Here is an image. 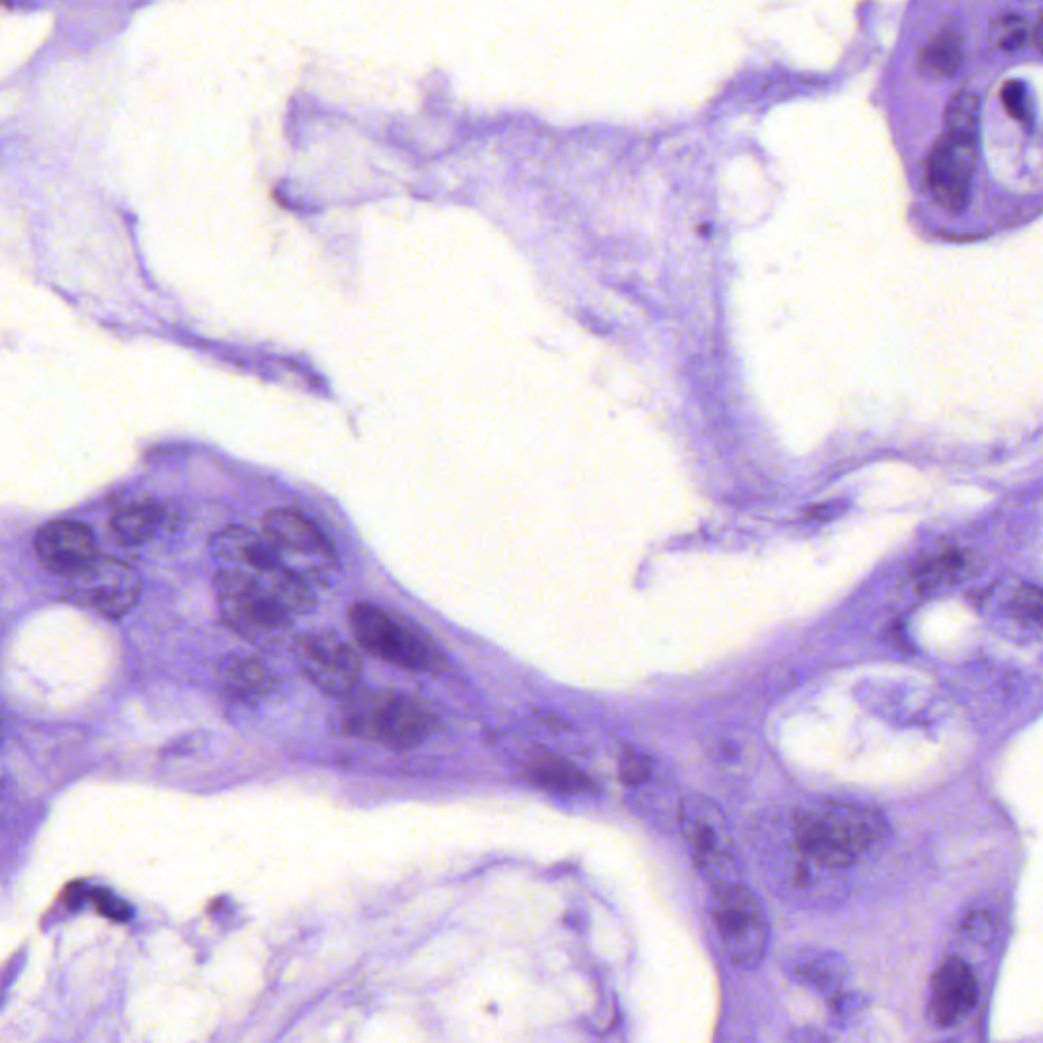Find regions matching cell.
Segmentation results:
<instances>
[{"label": "cell", "mask_w": 1043, "mask_h": 1043, "mask_svg": "<svg viewBox=\"0 0 1043 1043\" xmlns=\"http://www.w3.org/2000/svg\"><path fill=\"white\" fill-rule=\"evenodd\" d=\"M793 831L801 857L819 869L842 871L885 840L886 821L872 807L819 801L797 812Z\"/></svg>", "instance_id": "1"}, {"label": "cell", "mask_w": 1043, "mask_h": 1043, "mask_svg": "<svg viewBox=\"0 0 1043 1043\" xmlns=\"http://www.w3.org/2000/svg\"><path fill=\"white\" fill-rule=\"evenodd\" d=\"M349 624L355 640L373 657L412 672L439 674L444 669L443 653L422 630L392 615L373 603H353Z\"/></svg>", "instance_id": "2"}, {"label": "cell", "mask_w": 1043, "mask_h": 1043, "mask_svg": "<svg viewBox=\"0 0 1043 1043\" xmlns=\"http://www.w3.org/2000/svg\"><path fill=\"white\" fill-rule=\"evenodd\" d=\"M215 586L220 617L233 632L265 650H277L287 643L292 634V615H287L249 575L220 569Z\"/></svg>", "instance_id": "3"}, {"label": "cell", "mask_w": 1043, "mask_h": 1043, "mask_svg": "<svg viewBox=\"0 0 1043 1043\" xmlns=\"http://www.w3.org/2000/svg\"><path fill=\"white\" fill-rule=\"evenodd\" d=\"M710 914L728 956L744 968L758 966L769 952L771 928L757 895L742 883L714 886Z\"/></svg>", "instance_id": "4"}, {"label": "cell", "mask_w": 1043, "mask_h": 1043, "mask_svg": "<svg viewBox=\"0 0 1043 1043\" xmlns=\"http://www.w3.org/2000/svg\"><path fill=\"white\" fill-rule=\"evenodd\" d=\"M681 829L698 869L712 885L742 883L740 858L722 812L714 803L691 797L681 807Z\"/></svg>", "instance_id": "5"}, {"label": "cell", "mask_w": 1043, "mask_h": 1043, "mask_svg": "<svg viewBox=\"0 0 1043 1043\" xmlns=\"http://www.w3.org/2000/svg\"><path fill=\"white\" fill-rule=\"evenodd\" d=\"M292 653L313 685L329 695H347L359 683L361 658L351 644L329 630H313L294 638Z\"/></svg>", "instance_id": "6"}, {"label": "cell", "mask_w": 1043, "mask_h": 1043, "mask_svg": "<svg viewBox=\"0 0 1043 1043\" xmlns=\"http://www.w3.org/2000/svg\"><path fill=\"white\" fill-rule=\"evenodd\" d=\"M73 600L104 617L129 614L141 593V577L118 558L97 557L72 575Z\"/></svg>", "instance_id": "7"}, {"label": "cell", "mask_w": 1043, "mask_h": 1043, "mask_svg": "<svg viewBox=\"0 0 1043 1043\" xmlns=\"http://www.w3.org/2000/svg\"><path fill=\"white\" fill-rule=\"evenodd\" d=\"M978 144L942 135L926 159V186L933 202L952 213H964L971 202Z\"/></svg>", "instance_id": "8"}, {"label": "cell", "mask_w": 1043, "mask_h": 1043, "mask_svg": "<svg viewBox=\"0 0 1043 1043\" xmlns=\"http://www.w3.org/2000/svg\"><path fill=\"white\" fill-rule=\"evenodd\" d=\"M978 1000V980L971 964L950 956L936 968L929 985L928 1014L933 1025L952 1028Z\"/></svg>", "instance_id": "9"}, {"label": "cell", "mask_w": 1043, "mask_h": 1043, "mask_svg": "<svg viewBox=\"0 0 1043 1043\" xmlns=\"http://www.w3.org/2000/svg\"><path fill=\"white\" fill-rule=\"evenodd\" d=\"M35 555L45 571L70 579L99 557L97 541L84 524L73 520L49 522L35 536Z\"/></svg>", "instance_id": "10"}, {"label": "cell", "mask_w": 1043, "mask_h": 1043, "mask_svg": "<svg viewBox=\"0 0 1043 1043\" xmlns=\"http://www.w3.org/2000/svg\"><path fill=\"white\" fill-rule=\"evenodd\" d=\"M437 728V715L427 703L404 693H392L377 732V742L404 752L416 748Z\"/></svg>", "instance_id": "11"}, {"label": "cell", "mask_w": 1043, "mask_h": 1043, "mask_svg": "<svg viewBox=\"0 0 1043 1043\" xmlns=\"http://www.w3.org/2000/svg\"><path fill=\"white\" fill-rule=\"evenodd\" d=\"M211 548L215 557L225 563L223 569L245 575H258L282 563L280 551L265 536L239 526L220 530L211 541Z\"/></svg>", "instance_id": "12"}, {"label": "cell", "mask_w": 1043, "mask_h": 1043, "mask_svg": "<svg viewBox=\"0 0 1043 1043\" xmlns=\"http://www.w3.org/2000/svg\"><path fill=\"white\" fill-rule=\"evenodd\" d=\"M263 534L280 551L330 557V546L315 524L292 510H273L263 518Z\"/></svg>", "instance_id": "13"}, {"label": "cell", "mask_w": 1043, "mask_h": 1043, "mask_svg": "<svg viewBox=\"0 0 1043 1043\" xmlns=\"http://www.w3.org/2000/svg\"><path fill=\"white\" fill-rule=\"evenodd\" d=\"M218 681L223 693L239 703H256L275 689L272 669L249 655H229L218 667Z\"/></svg>", "instance_id": "14"}, {"label": "cell", "mask_w": 1043, "mask_h": 1043, "mask_svg": "<svg viewBox=\"0 0 1043 1043\" xmlns=\"http://www.w3.org/2000/svg\"><path fill=\"white\" fill-rule=\"evenodd\" d=\"M245 575V572H243ZM287 615L308 614L315 608V593L308 583L284 563L268 571L249 575Z\"/></svg>", "instance_id": "15"}, {"label": "cell", "mask_w": 1043, "mask_h": 1043, "mask_svg": "<svg viewBox=\"0 0 1043 1043\" xmlns=\"http://www.w3.org/2000/svg\"><path fill=\"white\" fill-rule=\"evenodd\" d=\"M392 693L394 691L377 689H353L351 693H347V701L341 710V726L344 732L363 740H377L379 724Z\"/></svg>", "instance_id": "16"}, {"label": "cell", "mask_w": 1043, "mask_h": 1043, "mask_svg": "<svg viewBox=\"0 0 1043 1043\" xmlns=\"http://www.w3.org/2000/svg\"><path fill=\"white\" fill-rule=\"evenodd\" d=\"M526 776L530 783H534L546 791H558V793H589L593 791V783L587 779L583 772L565 758L557 757L548 750H538L536 755L529 758L526 764Z\"/></svg>", "instance_id": "17"}, {"label": "cell", "mask_w": 1043, "mask_h": 1043, "mask_svg": "<svg viewBox=\"0 0 1043 1043\" xmlns=\"http://www.w3.org/2000/svg\"><path fill=\"white\" fill-rule=\"evenodd\" d=\"M163 520V510L156 501H129L113 515L116 538L125 544H144L156 536Z\"/></svg>", "instance_id": "18"}, {"label": "cell", "mask_w": 1043, "mask_h": 1043, "mask_svg": "<svg viewBox=\"0 0 1043 1043\" xmlns=\"http://www.w3.org/2000/svg\"><path fill=\"white\" fill-rule=\"evenodd\" d=\"M964 61L962 37L956 33H938L923 45L919 54L921 72L933 78H952L960 72Z\"/></svg>", "instance_id": "19"}, {"label": "cell", "mask_w": 1043, "mask_h": 1043, "mask_svg": "<svg viewBox=\"0 0 1043 1043\" xmlns=\"http://www.w3.org/2000/svg\"><path fill=\"white\" fill-rule=\"evenodd\" d=\"M945 133L954 139L978 144L980 137V101L972 92H956L945 109L943 116Z\"/></svg>", "instance_id": "20"}, {"label": "cell", "mask_w": 1043, "mask_h": 1043, "mask_svg": "<svg viewBox=\"0 0 1043 1043\" xmlns=\"http://www.w3.org/2000/svg\"><path fill=\"white\" fill-rule=\"evenodd\" d=\"M1000 99L1007 113L1023 125H1031V106H1029L1028 88L1021 82H1007L1000 90Z\"/></svg>", "instance_id": "21"}, {"label": "cell", "mask_w": 1043, "mask_h": 1043, "mask_svg": "<svg viewBox=\"0 0 1043 1043\" xmlns=\"http://www.w3.org/2000/svg\"><path fill=\"white\" fill-rule=\"evenodd\" d=\"M1013 610L1014 614L1028 622H1035L1040 624L1042 620V591L1038 587L1028 586L1021 587L1017 593H1014L1013 600Z\"/></svg>", "instance_id": "22"}, {"label": "cell", "mask_w": 1043, "mask_h": 1043, "mask_svg": "<svg viewBox=\"0 0 1043 1043\" xmlns=\"http://www.w3.org/2000/svg\"><path fill=\"white\" fill-rule=\"evenodd\" d=\"M650 771H653L650 760L643 757V755H636V752L624 755L622 762H620V776H622V783H624V785H643V783L648 781Z\"/></svg>", "instance_id": "23"}, {"label": "cell", "mask_w": 1043, "mask_h": 1043, "mask_svg": "<svg viewBox=\"0 0 1043 1043\" xmlns=\"http://www.w3.org/2000/svg\"><path fill=\"white\" fill-rule=\"evenodd\" d=\"M1028 25L1019 15H1007L1002 19L999 30V45L1005 52H1014L1025 44Z\"/></svg>", "instance_id": "24"}, {"label": "cell", "mask_w": 1043, "mask_h": 1043, "mask_svg": "<svg viewBox=\"0 0 1043 1043\" xmlns=\"http://www.w3.org/2000/svg\"><path fill=\"white\" fill-rule=\"evenodd\" d=\"M90 899L94 900L97 909L104 917H109L113 921H127L131 917L129 905L125 900L115 897L113 893H109V891H94Z\"/></svg>", "instance_id": "25"}, {"label": "cell", "mask_w": 1043, "mask_h": 1043, "mask_svg": "<svg viewBox=\"0 0 1043 1043\" xmlns=\"http://www.w3.org/2000/svg\"><path fill=\"white\" fill-rule=\"evenodd\" d=\"M0 740H2V722H0Z\"/></svg>", "instance_id": "26"}]
</instances>
